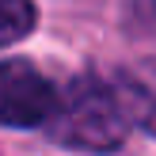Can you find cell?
Masks as SVG:
<instances>
[{
  "label": "cell",
  "mask_w": 156,
  "mask_h": 156,
  "mask_svg": "<svg viewBox=\"0 0 156 156\" xmlns=\"http://www.w3.org/2000/svg\"><path fill=\"white\" fill-rule=\"evenodd\" d=\"M129 129V114L118 99L114 80L99 76H76L57 91V107L46 118V133L65 149H118Z\"/></svg>",
  "instance_id": "obj_1"
},
{
  "label": "cell",
  "mask_w": 156,
  "mask_h": 156,
  "mask_svg": "<svg viewBox=\"0 0 156 156\" xmlns=\"http://www.w3.org/2000/svg\"><path fill=\"white\" fill-rule=\"evenodd\" d=\"M57 107V88L30 61H0V126L38 129Z\"/></svg>",
  "instance_id": "obj_2"
},
{
  "label": "cell",
  "mask_w": 156,
  "mask_h": 156,
  "mask_svg": "<svg viewBox=\"0 0 156 156\" xmlns=\"http://www.w3.org/2000/svg\"><path fill=\"white\" fill-rule=\"evenodd\" d=\"M118 99L129 114V126H141L156 137V61H141L133 69H122L114 76Z\"/></svg>",
  "instance_id": "obj_3"
},
{
  "label": "cell",
  "mask_w": 156,
  "mask_h": 156,
  "mask_svg": "<svg viewBox=\"0 0 156 156\" xmlns=\"http://www.w3.org/2000/svg\"><path fill=\"white\" fill-rule=\"evenodd\" d=\"M38 23L34 0H0V46H12L27 38Z\"/></svg>",
  "instance_id": "obj_4"
},
{
  "label": "cell",
  "mask_w": 156,
  "mask_h": 156,
  "mask_svg": "<svg viewBox=\"0 0 156 156\" xmlns=\"http://www.w3.org/2000/svg\"><path fill=\"white\" fill-rule=\"evenodd\" d=\"M126 23L133 30H156V0H129L126 4Z\"/></svg>",
  "instance_id": "obj_5"
}]
</instances>
